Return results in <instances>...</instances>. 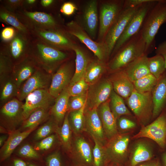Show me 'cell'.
<instances>
[{
	"label": "cell",
	"mask_w": 166,
	"mask_h": 166,
	"mask_svg": "<svg viewBox=\"0 0 166 166\" xmlns=\"http://www.w3.org/2000/svg\"><path fill=\"white\" fill-rule=\"evenodd\" d=\"M44 70L38 68L27 80L18 91V99L21 101L34 91L48 88L50 82L48 74Z\"/></svg>",
	"instance_id": "2e32d148"
},
{
	"label": "cell",
	"mask_w": 166,
	"mask_h": 166,
	"mask_svg": "<svg viewBox=\"0 0 166 166\" xmlns=\"http://www.w3.org/2000/svg\"><path fill=\"white\" fill-rule=\"evenodd\" d=\"M32 37L16 30L12 39L1 42L0 51L7 55L14 65L18 64L29 56Z\"/></svg>",
	"instance_id": "8992f818"
},
{
	"label": "cell",
	"mask_w": 166,
	"mask_h": 166,
	"mask_svg": "<svg viewBox=\"0 0 166 166\" xmlns=\"http://www.w3.org/2000/svg\"><path fill=\"white\" fill-rule=\"evenodd\" d=\"M59 133L64 146L67 149H69L71 146V130L67 114L65 117L63 124L59 129Z\"/></svg>",
	"instance_id": "74e56055"
},
{
	"label": "cell",
	"mask_w": 166,
	"mask_h": 166,
	"mask_svg": "<svg viewBox=\"0 0 166 166\" xmlns=\"http://www.w3.org/2000/svg\"><path fill=\"white\" fill-rule=\"evenodd\" d=\"M24 2V0H6L2 1V4L8 10L15 13L23 8Z\"/></svg>",
	"instance_id": "f6af8a7d"
},
{
	"label": "cell",
	"mask_w": 166,
	"mask_h": 166,
	"mask_svg": "<svg viewBox=\"0 0 166 166\" xmlns=\"http://www.w3.org/2000/svg\"><path fill=\"white\" fill-rule=\"evenodd\" d=\"M156 54L161 55L164 60L166 68V40L160 43L155 49Z\"/></svg>",
	"instance_id": "db71d44e"
},
{
	"label": "cell",
	"mask_w": 166,
	"mask_h": 166,
	"mask_svg": "<svg viewBox=\"0 0 166 166\" xmlns=\"http://www.w3.org/2000/svg\"><path fill=\"white\" fill-rule=\"evenodd\" d=\"M53 129L54 123L51 121H49L38 129L35 136V139L39 140L50 136Z\"/></svg>",
	"instance_id": "7bdbcfd3"
},
{
	"label": "cell",
	"mask_w": 166,
	"mask_h": 166,
	"mask_svg": "<svg viewBox=\"0 0 166 166\" xmlns=\"http://www.w3.org/2000/svg\"><path fill=\"white\" fill-rule=\"evenodd\" d=\"M148 66L150 73L158 80L166 72L164 60L160 55L156 54L153 57H148Z\"/></svg>",
	"instance_id": "d6a6232c"
},
{
	"label": "cell",
	"mask_w": 166,
	"mask_h": 166,
	"mask_svg": "<svg viewBox=\"0 0 166 166\" xmlns=\"http://www.w3.org/2000/svg\"><path fill=\"white\" fill-rule=\"evenodd\" d=\"M109 105L111 110L117 119L123 115H131L126 106L123 98L117 94L113 90L110 97Z\"/></svg>",
	"instance_id": "1f68e13d"
},
{
	"label": "cell",
	"mask_w": 166,
	"mask_h": 166,
	"mask_svg": "<svg viewBox=\"0 0 166 166\" xmlns=\"http://www.w3.org/2000/svg\"><path fill=\"white\" fill-rule=\"evenodd\" d=\"M127 99L128 106L140 123L146 124L152 118V92L140 93L134 90Z\"/></svg>",
	"instance_id": "ba28073f"
},
{
	"label": "cell",
	"mask_w": 166,
	"mask_h": 166,
	"mask_svg": "<svg viewBox=\"0 0 166 166\" xmlns=\"http://www.w3.org/2000/svg\"><path fill=\"white\" fill-rule=\"evenodd\" d=\"M19 154L22 156L31 159H37L39 155L36 150L29 144L22 146L19 149Z\"/></svg>",
	"instance_id": "bcb514c9"
},
{
	"label": "cell",
	"mask_w": 166,
	"mask_h": 166,
	"mask_svg": "<svg viewBox=\"0 0 166 166\" xmlns=\"http://www.w3.org/2000/svg\"><path fill=\"white\" fill-rule=\"evenodd\" d=\"M162 161L164 166H166V153L162 156Z\"/></svg>",
	"instance_id": "94428289"
},
{
	"label": "cell",
	"mask_w": 166,
	"mask_h": 166,
	"mask_svg": "<svg viewBox=\"0 0 166 166\" xmlns=\"http://www.w3.org/2000/svg\"><path fill=\"white\" fill-rule=\"evenodd\" d=\"M30 31L32 37L61 50L73 51L76 45L65 28L53 30L35 28Z\"/></svg>",
	"instance_id": "5b68a950"
},
{
	"label": "cell",
	"mask_w": 166,
	"mask_h": 166,
	"mask_svg": "<svg viewBox=\"0 0 166 166\" xmlns=\"http://www.w3.org/2000/svg\"><path fill=\"white\" fill-rule=\"evenodd\" d=\"M95 145L93 149V156L94 166H101L102 163L104 153L102 148L96 139L93 138Z\"/></svg>",
	"instance_id": "ee69618b"
},
{
	"label": "cell",
	"mask_w": 166,
	"mask_h": 166,
	"mask_svg": "<svg viewBox=\"0 0 166 166\" xmlns=\"http://www.w3.org/2000/svg\"><path fill=\"white\" fill-rule=\"evenodd\" d=\"M157 1L151 0L140 6L117 41L111 55L115 54L126 42L139 31L148 11Z\"/></svg>",
	"instance_id": "9c48e42d"
},
{
	"label": "cell",
	"mask_w": 166,
	"mask_h": 166,
	"mask_svg": "<svg viewBox=\"0 0 166 166\" xmlns=\"http://www.w3.org/2000/svg\"><path fill=\"white\" fill-rule=\"evenodd\" d=\"M73 51L76 54L75 70L69 86L72 85L84 78L87 67L90 61L83 49L76 44Z\"/></svg>",
	"instance_id": "d4e9b609"
},
{
	"label": "cell",
	"mask_w": 166,
	"mask_h": 166,
	"mask_svg": "<svg viewBox=\"0 0 166 166\" xmlns=\"http://www.w3.org/2000/svg\"><path fill=\"white\" fill-rule=\"evenodd\" d=\"M37 2L36 0H25L24 5L27 4V5H33L35 4Z\"/></svg>",
	"instance_id": "680465c9"
},
{
	"label": "cell",
	"mask_w": 166,
	"mask_h": 166,
	"mask_svg": "<svg viewBox=\"0 0 166 166\" xmlns=\"http://www.w3.org/2000/svg\"><path fill=\"white\" fill-rule=\"evenodd\" d=\"M146 137L155 141L160 147L166 145V114L161 113L153 122L143 126L133 138Z\"/></svg>",
	"instance_id": "7c38bea8"
},
{
	"label": "cell",
	"mask_w": 166,
	"mask_h": 166,
	"mask_svg": "<svg viewBox=\"0 0 166 166\" xmlns=\"http://www.w3.org/2000/svg\"><path fill=\"white\" fill-rule=\"evenodd\" d=\"M29 166H35L32 164H30L29 165Z\"/></svg>",
	"instance_id": "6125c7cd"
},
{
	"label": "cell",
	"mask_w": 166,
	"mask_h": 166,
	"mask_svg": "<svg viewBox=\"0 0 166 166\" xmlns=\"http://www.w3.org/2000/svg\"><path fill=\"white\" fill-rule=\"evenodd\" d=\"M89 85L84 78L79 80L72 86L69 85V92L70 96H74L87 92Z\"/></svg>",
	"instance_id": "b9f144b4"
},
{
	"label": "cell",
	"mask_w": 166,
	"mask_h": 166,
	"mask_svg": "<svg viewBox=\"0 0 166 166\" xmlns=\"http://www.w3.org/2000/svg\"><path fill=\"white\" fill-rule=\"evenodd\" d=\"M55 139L54 135H50L42 139L35 144L34 148L36 150L43 151L49 149L53 145Z\"/></svg>",
	"instance_id": "7dc6e473"
},
{
	"label": "cell",
	"mask_w": 166,
	"mask_h": 166,
	"mask_svg": "<svg viewBox=\"0 0 166 166\" xmlns=\"http://www.w3.org/2000/svg\"></svg>",
	"instance_id": "be15d7a7"
},
{
	"label": "cell",
	"mask_w": 166,
	"mask_h": 166,
	"mask_svg": "<svg viewBox=\"0 0 166 166\" xmlns=\"http://www.w3.org/2000/svg\"><path fill=\"white\" fill-rule=\"evenodd\" d=\"M70 96L68 85L55 98L51 109V113L57 121H61L64 119L66 113L68 111Z\"/></svg>",
	"instance_id": "484cf974"
},
{
	"label": "cell",
	"mask_w": 166,
	"mask_h": 166,
	"mask_svg": "<svg viewBox=\"0 0 166 166\" xmlns=\"http://www.w3.org/2000/svg\"><path fill=\"white\" fill-rule=\"evenodd\" d=\"M121 69L132 82L150 74L147 55L139 57Z\"/></svg>",
	"instance_id": "7402d4cb"
},
{
	"label": "cell",
	"mask_w": 166,
	"mask_h": 166,
	"mask_svg": "<svg viewBox=\"0 0 166 166\" xmlns=\"http://www.w3.org/2000/svg\"><path fill=\"white\" fill-rule=\"evenodd\" d=\"M85 124L88 132L93 138L100 142L103 140L104 131L97 109H90L85 115Z\"/></svg>",
	"instance_id": "603a6c76"
},
{
	"label": "cell",
	"mask_w": 166,
	"mask_h": 166,
	"mask_svg": "<svg viewBox=\"0 0 166 166\" xmlns=\"http://www.w3.org/2000/svg\"><path fill=\"white\" fill-rule=\"evenodd\" d=\"M129 140L127 134L116 135L112 138L108 145V152L117 158H123L127 153Z\"/></svg>",
	"instance_id": "83f0119b"
},
{
	"label": "cell",
	"mask_w": 166,
	"mask_h": 166,
	"mask_svg": "<svg viewBox=\"0 0 166 166\" xmlns=\"http://www.w3.org/2000/svg\"><path fill=\"white\" fill-rule=\"evenodd\" d=\"M108 69L105 62L98 59L90 61L84 76L85 80L89 85H93L99 81Z\"/></svg>",
	"instance_id": "4316f807"
},
{
	"label": "cell",
	"mask_w": 166,
	"mask_h": 166,
	"mask_svg": "<svg viewBox=\"0 0 166 166\" xmlns=\"http://www.w3.org/2000/svg\"><path fill=\"white\" fill-rule=\"evenodd\" d=\"M55 99L48 89H38L28 94L22 105V120H26L34 111L41 108L49 109Z\"/></svg>",
	"instance_id": "4fadbf2b"
},
{
	"label": "cell",
	"mask_w": 166,
	"mask_h": 166,
	"mask_svg": "<svg viewBox=\"0 0 166 166\" xmlns=\"http://www.w3.org/2000/svg\"><path fill=\"white\" fill-rule=\"evenodd\" d=\"M153 108L152 118L157 117L166 105V72L158 80L152 91Z\"/></svg>",
	"instance_id": "ffe728a7"
},
{
	"label": "cell",
	"mask_w": 166,
	"mask_h": 166,
	"mask_svg": "<svg viewBox=\"0 0 166 166\" xmlns=\"http://www.w3.org/2000/svg\"><path fill=\"white\" fill-rule=\"evenodd\" d=\"M109 79L112 84L113 90L123 98L127 99L134 90L132 82L122 69L113 72Z\"/></svg>",
	"instance_id": "d6986e66"
},
{
	"label": "cell",
	"mask_w": 166,
	"mask_h": 166,
	"mask_svg": "<svg viewBox=\"0 0 166 166\" xmlns=\"http://www.w3.org/2000/svg\"><path fill=\"white\" fill-rule=\"evenodd\" d=\"M153 153L149 146L142 141L137 143L135 145L132 155L130 166H136L138 164L150 160L153 157Z\"/></svg>",
	"instance_id": "f546056e"
},
{
	"label": "cell",
	"mask_w": 166,
	"mask_h": 166,
	"mask_svg": "<svg viewBox=\"0 0 166 166\" xmlns=\"http://www.w3.org/2000/svg\"><path fill=\"white\" fill-rule=\"evenodd\" d=\"M166 23V0H157L147 14L141 29L148 53L154 48L155 38L161 26Z\"/></svg>",
	"instance_id": "3957f363"
},
{
	"label": "cell",
	"mask_w": 166,
	"mask_h": 166,
	"mask_svg": "<svg viewBox=\"0 0 166 166\" xmlns=\"http://www.w3.org/2000/svg\"><path fill=\"white\" fill-rule=\"evenodd\" d=\"M85 104L80 109L70 112L69 120L74 131L78 133L82 131L85 122Z\"/></svg>",
	"instance_id": "d590c367"
},
{
	"label": "cell",
	"mask_w": 166,
	"mask_h": 166,
	"mask_svg": "<svg viewBox=\"0 0 166 166\" xmlns=\"http://www.w3.org/2000/svg\"><path fill=\"white\" fill-rule=\"evenodd\" d=\"M72 67L68 62L61 65L51 79L49 91L56 98L70 83L72 76Z\"/></svg>",
	"instance_id": "e0dca14e"
},
{
	"label": "cell",
	"mask_w": 166,
	"mask_h": 166,
	"mask_svg": "<svg viewBox=\"0 0 166 166\" xmlns=\"http://www.w3.org/2000/svg\"><path fill=\"white\" fill-rule=\"evenodd\" d=\"M54 2L53 0H42L41 3L43 6L46 7L51 6Z\"/></svg>",
	"instance_id": "9f6ffc18"
},
{
	"label": "cell",
	"mask_w": 166,
	"mask_h": 166,
	"mask_svg": "<svg viewBox=\"0 0 166 166\" xmlns=\"http://www.w3.org/2000/svg\"><path fill=\"white\" fill-rule=\"evenodd\" d=\"M23 104L18 99L14 98L6 103L1 109L2 116L10 121L22 120Z\"/></svg>",
	"instance_id": "4dcf8cb0"
},
{
	"label": "cell",
	"mask_w": 166,
	"mask_h": 166,
	"mask_svg": "<svg viewBox=\"0 0 166 166\" xmlns=\"http://www.w3.org/2000/svg\"><path fill=\"white\" fill-rule=\"evenodd\" d=\"M48 109L41 108L33 111L24 121L23 124V128L26 130L34 127H37L48 116Z\"/></svg>",
	"instance_id": "836d02e7"
},
{
	"label": "cell",
	"mask_w": 166,
	"mask_h": 166,
	"mask_svg": "<svg viewBox=\"0 0 166 166\" xmlns=\"http://www.w3.org/2000/svg\"><path fill=\"white\" fill-rule=\"evenodd\" d=\"M87 92L80 95L70 96L68 103V111L79 110L86 103Z\"/></svg>",
	"instance_id": "60d3db41"
},
{
	"label": "cell",
	"mask_w": 166,
	"mask_h": 166,
	"mask_svg": "<svg viewBox=\"0 0 166 166\" xmlns=\"http://www.w3.org/2000/svg\"><path fill=\"white\" fill-rule=\"evenodd\" d=\"M124 1L107 0L101 4L99 16V42H103L108 31L123 9Z\"/></svg>",
	"instance_id": "30bf717a"
},
{
	"label": "cell",
	"mask_w": 166,
	"mask_h": 166,
	"mask_svg": "<svg viewBox=\"0 0 166 166\" xmlns=\"http://www.w3.org/2000/svg\"><path fill=\"white\" fill-rule=\"evenodd\" d=\"M97 2L96 0L86 2L83 10L81 24H79L93 39L96 36L99 21Z\"/></svg>",
	"instance_id": "9a60e30c"
},
{
	"label": "cell",
	"mask_w": 166,
	"mask_h": 166,
	"mask_svg": "<svg viewBox=\"0 0 166 166\" xmlns=\"http://www.w3.org/2000/svg\"><path fill=\"white\" fill-rule=\"evenodd\" d=\"M46 163L47 166H61L60 157L57 153L49 156L47 159Z\"/></svg>",
	"instance_id": "816d5d0a"
},
{
	"label": "cell",
	"mask_w": 166,
	"mask_h": 166,
	"mask_svg": "<svg viewBox=\"0 0 166 166\" xmlns=\"http://www.w3.org/2000/svg\"><path fill=\"white\" fill-rule=\"evenodd\" d=\"M13 163L14 166H27L24 161L19 159L14 160Z\"/></svg>",
	"instance_id": "6f0895ef"
},
{
	"label": "cell",
	"mask_w": 166,
	"mask_h": 166,
	"mask_svg": "<svg viewBox=\"0 0 166 166\" xmlns=\"http://www.w3.org/2000/svg\"><path fill=\"white\" fill-rule=\"evenodd\" d=\"M16 86L13 80H8L3 84L0 95V101L4 102L12 97L16 93H18Z\"/></svg>",
	"instance_id": "ab89813d"
},
{
	"label": "cell",
	"mask_w": 166,
	"mask_h": 166,
	"mask_svg": "<svg viewBox=\"0 0 166 166\" xmlns=\"http://www.w3.org/2000/svg\"><path fill=\"white\" fill-rule=\"evenodd\" d=\"M71 36L76 37L94 53L97 59L106 62L110 56L108 48L104 42L93 41L76 21H72L68 23L65 28Z\"/></svg>",
	"instance_id": "52a82bcc"
},
{
	"label": "cell",
	"mask_w": 166,
	"mask_h": 166,
	"mask_svg": "<svg viewBox=\"0 0 166 166\" xmlns=\"http://www.w3.org/2000/svg\"><path fill=\"white\" fill-rule=\"evenodd\" d=\"M151 0H125L124 8H131L139 6Z\"/></svg>",
	"instance_id": "f5cc1de1"
},
{
	"label": "cell",
	"mask_w": 166,
	"mask_h": 166,
	"mask_svg": "<svg viewBox=\"0 0 166 166\" xmlns=\"http://www.w3.org/2000/svg\"><path fill=\"white\" fill-rule=\"evenodd\" d=\"M141 29L116 53L108 64L112 72L121 69L139 57L147 54Z\"/></svg>",
	"instance_id": "7a4b0ae2"
},
{
	"label": "cell",
	"mask_w": 166,
	"mask_h": 166,
	"mask_svg": "<svg viewBox=\"0 0 166 166\" xmlns=\"http://www.w3.org/2000/svg\"><path fill=\"white\" fill-rule=\"evenodd\" d=\"M39 68L29 56L20 63L14 65V81L18 89L22 82L30 78Z\"/></svg>",
	"instance_id": "44dd1931"
},
{
	"label": "cell",
	"mask_w": 166,
	"mask_h": 166,
	"mask_svg": "<svg viewBox=\"0 0 166 166\" xmlns=\"http://www.w3.org/2000/svg\"><path fill=\"white\" fill-rule=\"evenodd\" d=\"M76 150L83 160L87 163H90L92 160V154L89 144L83 138H78L76 141Z\"/></svg>",
	"instance_id": "8d00e7d4"
},
{
	"label": "cell",
	"mask_w": 166,
	"mask_h": 166,
	"mask_svg": "<svg viewBox=\"0 0 166 166\" xmlns=\"http://www.w3.org/2000/svg\"><path fill=\"white\" fill-rule=\"evenodd\" d=\"M113 90L109 79H104L90 85L87 91L86 105L90 109H97L109 98Z\"/></svg>",
	"instance_id": "5bb4252c"
},
{
	"label": "cell",
	"mask_w": 166,
	"mask_h": 166,
	"mask_svg": "<svg viewBox=\"0 0 166 166\" xmlns=\"http://www.w3.org/2000/svg\"><path fill=\"white\" fill-rule=\"evenodd\" d=\"M118 125L121 129L126 130L134 128L136 125L133 121L125 117H121L119 120Z\"/></svg>",
	"instance_id": "f907efd6"
},
{
	"label": "cell",
	"mask_w": 166,
	"mask_h": 166,
	"mask_svg": "<svg viewBox=\"0 0 166 166\" xmlns=\"http://www.w3.org/2000/svg\"><path fill=\"white\" fill-rule=\"evenodd\" d=\"M29 56L38 67L50 73L67 58L68 54L32 36Z\"/></svg>",
	"instance_id": "6da1fadb"
},
{
	"label": "cell",
	"mask_w": 166,
	"mask_h": 166,
	"mask_svg": "<svg viewBox=\"0 0 166 166\" xmlns=\"http://www.w3.org/2000/svg\"><path fill=\"white\" fill-rule=\"evenodd\" d=\"M140 163L136 166H161L158 161L147 162Z\"/></svg>",
	"instance_id": "11a10c76"
},
{
	"label": "cell",
	"mask_w": 166,
	"mask_h": 166,
	"mask_svg": "<svg viewBox=\"0 0 166 166\" xmlns=\"http://www.w3.org/2000/svg\"><path fill=\"white\" fill-rule=\"evenodd\" d=\"M77 10V7L74 3L68 2L62 5L61 7L60 11L65 15L70 16L73 14Z\"/></svg>",
	"instance_id": "681fc988"
},
{
	"label": "cell",
	"mask_w": 166,
	"mask_h": 166,
	"mask_svg": "<svg viewBox=\"0 0 166 166\" xmlns=\"http://www.w3.org/2000/svg\"><path fill=\"white\" fill-rule=\"evenodd\" d=\"M140 6L134 7H123L108 31L103 42L107 45L110 56L117 41L123 32L130 20Z\"/></svg>",
	"instance_id": "8fae6325"
},
{
	"label": "cell",
	"mask_w": 166,
	"mask_h": 166,
	"mask_svg": "<svg viewBox=\"0 0 166 166\" xmlns=\"http://www.w3.org/2000/svg\"><path fill=\"white\" fill-rule=\"evenodd\" d=\"M158 80L150 73L132 82L134 90L140 93L152 92Z\"/></svg>",
	"instance_id": "e575fe53"
},
{
	"label": "cell",
	"mask_w": 166,
	"mask_h": 166,
	"mask_svg": "<svg viewBox=\"0 0 166 166\" xmlns=\"http://www.w3.org/2000/svg\"><path fill=\"white\" fill-rule=\"evenodd\" d=\"M15 13L21 22L30 30L35 28L45 30L63 28L55 17L51 14L29 11L24 8Z\"/></svg>",
	"instance_id": "277c9868"
},
{
	"label": "cell",
	"mask_w": 166,
	"mask_h": 166,
	"mask_svg": "<svg viewBox=\"0 0 166 166\" xmlns=\"http://www.w3.org/2000/svg\"><path fill=\"white\" fill-rule=\"evenodd\" d=\"M109 102V98L98 107V112L105 134L111 138L117 135V119L111 110Z\"/></svg>",
	"instance_id": "ac0fdd59"
},
{
	"label": "cell",
	"mask_w": 166,
	"mask_h": 166,
	"mask_svg": "<svg viewBox=\"0 0 166 166\" xmlns=\"http://www.w3.org/2000/svg\"><path fill=\"white\" fill-rule=\"evenodd\" d=\"M0 20L1 22L11 26L17 31L32 36L30 30L21 22L15 13L8 10L2 4L0 6Z\"/></svg>",
	"instance_id": "f1b7e54d"
},
{
	"label": "cell",
	"mask_w": 166,
	"mask_h": 166,
	"mask_svg": "<svg viewBox=\"0 0 166 166\" xmlns=\"http://www.w3.org/2000/svg\"><path fill=\"white\" fill-rule=\"evenodd\" d=\"M36 127L31 128L23 132L16 131L11 133L1 149V161H3L8 158L16 147Z\"/></svg>",
	"instance_id": "cb8c5ba5"
},
{
	"label": "cell",
	"mask_w": 166,
	"mask_h": 166,
	"mask_svg": "<svg viewBox=\"0 0 166 166\" xmlns=\"http://www.w3.org/2000/svg\"><path fill=\"white\" fill-rule=\"evenodd\" d=\"M6 139V136H2L0 137V146H2Z\"/></svg>",
	"instance_id": "91938a15"
},
{
	"label": "cell",
	"mask_w": 166,
	"mask_h": 166,
	"mask_svg": "<svg viewBox=\"0 0 166 166\" xmlns=\"http://www.w3.org/2000/svg\"><path fill=\"white\" fill-rule=\"evenodd\" d=\"M14 65L9 57L3 52L0 51V80L2 81L6 75L12 72Z\"/></svg>",
	"instance_id": "f35d334b"
},
{
	"label": "cell",
	"mask_w": 166,
	"mask_h": 166,
	"mask_svg": "<svg viewBox=\"0 0 166 166\" xmlns=\"http://www.w3.org/2000/svg\"><path fill=\"white\" fill-rule=\"evenodd\" d=\"M16 30L13 27L4 28L1 34V42H6L12 39L14 36Z\"/></svg>",
	"instance_id": "c3c4849f"
}]
</instances>
